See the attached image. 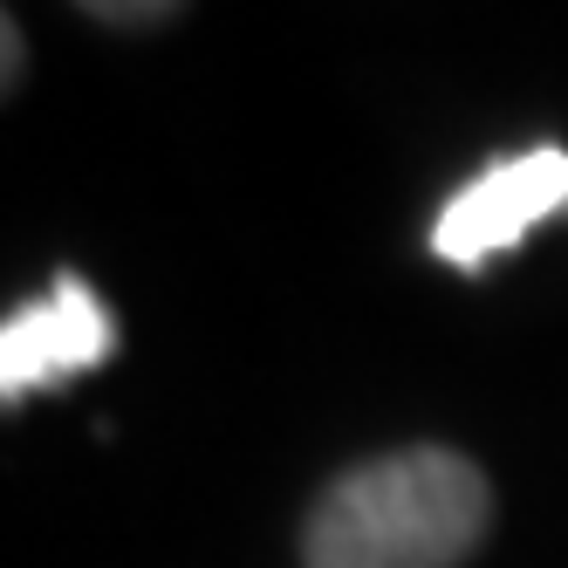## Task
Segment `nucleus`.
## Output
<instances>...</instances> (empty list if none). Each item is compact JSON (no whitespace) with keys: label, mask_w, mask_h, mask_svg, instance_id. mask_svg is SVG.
<instances>
[{"label":"nucleus","mask_w":568,"mask_h":568,"mask_svg":"<svg viewBox=\"0 0 568 568\" xmlns=\"http://www.w3.org/2000/svg\"><path fill=\"white\" fill-rule=\"evenodd\" d=\"M561 206H568V151L535 144L520 158L486 165L473 185H459L445 199V213L432 220V254L453 261V267H486L494 254L520 247V240Z\"/></svg>","instance_id":"f03ea898"},{"label":"nucleus","mask_w":568,"mask_h":568,"mask_svg":"<svg viewBox=\"0 0 568 568\" xmlns=\"http://www.w3.org/2000/svg\"><path fill=\"white\" fill-rule=\"evenodd\" d=\"M83 14H97V21H116V28H151V21H165L179 0H75Z\"/></svg>","instance_id":"20e7f679"},{"label":"nucleus","mask_w":568,"mask_h":568,"mask_svg":"<svg viewBox=\"0 0 568 568\" xmlns=\"http://www.w3.org/2000/svg\"><path fill=\"white\" fill-rule=\"evenodd\" d=\"M21 69H28V49H21V28L0 21V83L21 90Z\"/></svg>","instance_id":"39448f33"},{"label":"nucleus","mask_w":568,"mask_h":568,"mask_svg":"<svg viewBox=\"0 0 568 568\" xmlns=\"http://www.w3.org/2000/svg\"><path fill=\"white\" fill-rule=\"evenodd\" d=\"M110 349H116V322L97 302V288L83 274H55V288L42 302H28L0 322V397L21 404L28 390L83 377Z\"/></svg>","instance_id":"7ed1b4c3"},{"label":"nucleus","mask_w":568,"mask_h":568,"mask_svg":"<svg viewBox=\"0 0 568 568\" xmlns=\"http://www.w3.org/2000/svg\"><path fill=\"white\" fill-rule=\"evenodd\" d=\"M486 520L494 486L466 453L404 445L349 466L302 527L308 568H459Z\"/></svg>","instance_id":"f257e3e1"}]
</instances>
